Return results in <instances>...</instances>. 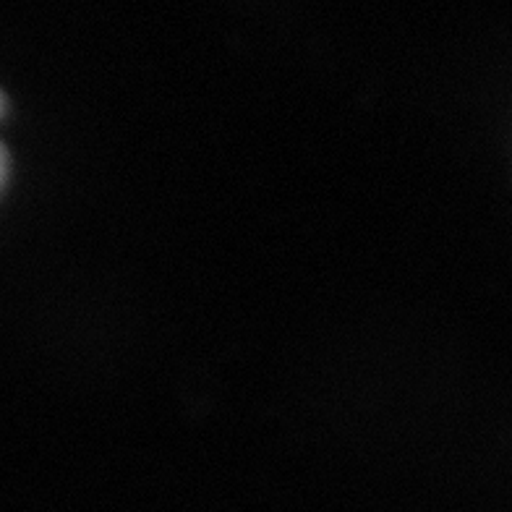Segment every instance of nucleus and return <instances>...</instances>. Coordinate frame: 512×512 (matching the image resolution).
Wrapping results in <instances>:
<instances>
[{
  "label": "nucleus",
  "instance_id": "nucleus-1",
  "mask_svg": "<svg viewBox=\"0 0 512 512\" xmlns=\"http://www.w3.org/2000/svg\"><path fill=\"white\" fill-rule=\"evenodd\" d=\"M8 168H11V162H8V152H6V147H3V142H0V191H3V186H6V181H8Z\"/></svg>",
  "mask_w": 512,
  "mask_h": 512
},
{
  "label": "nucleus",
  "instance_id": "nucleus-2",
  "mask_svg": "<svg viewBox=\"0 0 512 512\" xmlns=\"http://www.w3.org/2000/svg\"><path fill=\"white\" fill-rule=\"evenodd\" d=\"M6 113V97H3V92H0V115Z\"/></svg>",
  "mask_w": 512,
  "mask_h": 512
}]
</instances>
